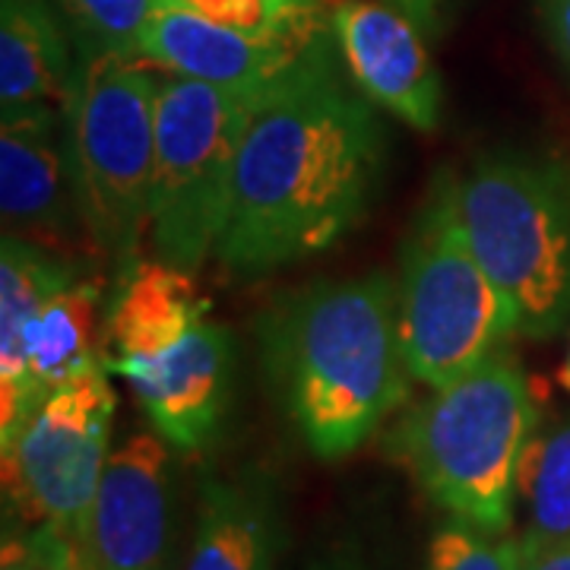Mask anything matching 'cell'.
I'll use <instances>...</instances> for the list:
<instances>
[{
    "instance_id": "ba28073f",
    "label": "cell",
    "mask_w": 570,
    "mask_h": 570,
    "mask_svg": "<svg viewBox=\"0 0 570 570\" xmlns=\"http://www.w3.org/2000/svg\"><path fill=\"white\" fill-rule=\"evenodd\" d=\"M261 96L178 73L159 86L149 238L165 264L194 273L219 247L238 149Z\"/></svg>"
},
{
    "instance_id": "4316f807",
    "label": "cell",
    "mask_w": 570,
    "mask_h": 570,
    "mask_svg": "<svg viewBox=\"0 0 570 570\" xmlns=\"http://www.w3.org/2000/svg\"><path fill=\"white\" fill-rule=\"evenodd\" d=\"M561 384H564V390L570 393V352L568 358H564V365H561Z\"/></svg>"
},
{
    "instance_id": "7402d4cb",
    "label": "cell",
    "mask_w": 570,
    "mask_h": 570,
    "mask_svg": "<svg viewBox=\"0 0 570 570\" xmlns=\"http://www.w3.org/2000/svg\"><path fill=\"white\" fill-rule=\"evenodd\" d=\"M523 539H498L463 520H450L428 546L425 570H523Z\"/></svg>"
},
{
    "instance_id": "4fadbf2b",
    "label": "cell",
    "mask_w": 570,
    "mask_h": 570,
    "mask_svg": "<svg viewBox=\"0 0 570 570\" xmlns=\"http://www.w3.org/2000/svg\"><path fill=\"white\" fill-rule=\"evenodd\" d=\"M171 460L156 434H130L105 463L89 520V570H163Z\"/></svg>"
},
{
    "instance_id": "3957f363",
    "label": "cell",
    "mask_w": 570,
    "mask_h": 570,
    "mask_svg": "<svg viewBox=\"0 0 570 570\" xmlns=\"http://www.w3.org/2000/svg\"><path fill=\"white\" fill-rule=\"evenodd\" d=\"M535 428L530 381L498 348L412 409L390 448L438 508L501 535L513 520L520 463Z\"/></svg>"
},
{
    "instance_id": "30bf717a",
    "label": "cell",
    "mask_w": 570,
    "mask_h": 570,
    "mask_svg": "<svg viewBox=\"0 0 570 570\" xmlns=\"http://www.w3.org/2000/svg\"><path fill=\"white\" fill-rule=\"evenodd\" d=\"M0 213L3 235L55 250L82 238L89 242L73 187L61 105H29L3 115Z\"/></svg>"
},
{
    "instance_id": "52a82bcc",
    "label": "cell",
    "mask_w": 570,
    "mask_h": 570,
    "mask_svg": "<svg viewBox=\"0 0 570 570\" xmlns=\"http://www.w3.org/2000/svg\"><path fill=\"white\" fill-rule=\"evenodd\" d=\"M96 362L55 390L3 444V489L45 570H89V520L108 463L115 393Z\"/></svg>"
},
{
    "instance_id": "277c9868",
    "label": "cell",
    "mask_w": 570,
    "mask_h": 570,
    "mask_svg": "<svg viewBox=\"0 0 570 570\" xmlns=\"http://www.w3.org/2000/svg\"><path fill=\"white\" fill-rule=\"evenodd\" d=\"M460 216L517 336L561 333L570 324V165L530 149H491L460 181Z\"/></svg>"
},
{
    "instance_id": "5b68a950",
    "label": "cell",
    "mask_w": 570,
    "mask_h": 570,
    "mask_svg": "<svg viewBox=\"0 0 570 570\" xmlns=\"http://www.w3.org/2000/svg\"><path fill=\"white\" fill-rule=\"evenodd\" d=\"M159 86L137 58L82 51L63 102L67 153L89 245L124 276L149 235Z\"/></svg>"
},
{
    "instance_id": "7a4b0ae2",
    "label": "cell",
    "mask_w": 570,
    "mask_h": 570,
    "mask_svg": "<svg viewBox=\"0 0 570 570\" xmlns=\"http://www.w3.org/2000/svg\"><path fill=\"white\" fill-rule=\"evenodd\" d=\"M264 365L311 453L348 456L409 390L396 283L367 273L283 298L264 324Z\"/></svg>"
},
{
    "instance_id": "603a6c76",
    "label": "cell",
    "mask_w": 570,
    "mask_h": 570,
    "mask_svg": "<svg viewBox=\"0 0 570 570\" xmlns=\"http://www.w3.org/2000/svg\"><path fill=\"white\" fill-rule=\"evenodd\" d=\"M551 51L570 77V0H535Z\"/></svg>"
},
{
    "instance_id": "ac0fdd59",
    "label": "cell",
    "mask_w": 570,
    "mask_h": 570,
    "mask_svg": "<svg viewBox=\"0 0 570 570\" xmlns=\"http://www.w3.org/2000/svg\"><path fill=\"white\" fill-rule=\"evenodd\" d=\"M102 305V285L92 276L51 295L26 324V365L36 403L73 381L86 367L102 362L96 352V317Z\"/></svg>"
},
{
    "instance_id": "5bb4252c",
    "label": "cell",
    "mask_w": 570,
    "mask_h": 570,
    "mask_svg": "<svg viewBox=\"0 0 570 570\" xmlns=\"http://www.w3.org/2000/svg\"><path fill=\"white\" fill-rule=\"evenodd\" d=\"M82 269L63 250L3 235L0 245V444L13 441L39 409L29 387L26 324L51 295L77 283Z\"/></svg>"
},
{
    "instance_id": "e0dca14e",
    "label": "cell",
    "mask_w": 570,
    "mask_h": 570,
    "mask_svg": "<svg viewBox=\"0 0 570 570\" xmlns=\"http://www.w3.org/2000/svg\"><path fill=\"white\" fill-rule=\"evenodd\" d=\"M77 61L48 0H0V108L67 102Z\"/></svg>"
},
{
    "instance_id": "8fae6325",
    "label": "cell",
    "mask_w": 570,
    "mask_h": 570,
    "mask_svg": "<svg viewBox=\"0 0 570 570\" xmlns=\"http://www.w3.org/2000/svg\"><path fill=\"white\" fill-rule=\"evenodd\" d=\"M330 48H336L333 32L321 39L250 36L206 20L178 0H159L140 39V61L213 86L266 92Z\"/></svg>"
},
{
    "instance_id": "6da1fadb",
    "label": "cell",
    "mask_w": 570,
    "mask_h": 570,
    "mask_svg": "<svg viewBox=\"0 0 570 570\" xmlns=\"http://www.w3.org/2000/svg\"><path fill=\"white\" fill-rule=\"evenodd\" d=\"M340 70V45L261 96L235 165L216 257L264 276L336 245L365 216L384 165V130Z\"/></svg>"
},
{
    "instance_id": "d4e9b609",
    "label": "cell",
    "mask_w": 570,
    "mask_h": 570,
    "mask_svg": "<svg viewBox=\"0 0 570 570\" xmlns=\"http://www.w3.org/2000/svg\"><path fill=\"white\" fill-rule=\"evenodd\" d=\"M523 549H527V568L523 570H570V539L551 542V546H532L523 539Z\"/></svg>"
},
{
    "instance_id": "9c48e42d",
    "label": "cell",
    "mask_w": 570,
    "mask_h": 570,
    "mask_svg": "<svg viewBox=\"0 0 570 570\" xmlns=\"http://www.w3.org/2000/svg\"><path fill=\"white\" fill-rule=\"evenodd\" d=\"M105 367L130 384L165 444L194 453L219 438L235 381V340L223 324L204 317L163 352L111 355Z\"/></svg>"
},
{
    "instance_id": "cb8c5ba5",
    "label": "cell",
    "mask_w": 570,
    "mask_h": 570,
    "mask_svg": "<svg viewBox=\"0 0 570 570\" xmlns=\"http://www.w3.org/2000/svg\"><path fill=\"white\" fill-rule=\"evenodd\" d=\"M387 3L396 7L400 13H406L425 36H441L448 29L453 7H456V0H387Z\"/></svg>"
},
{
    "instance_id": "2e32d148",
    "label": "cell",
    "mask_w": 570,
    "mask_h": 570,
    "mask_svg": "<svg viewBox=\"0 0 570 570\" xmlns=\"http://www.w3.org/2000/svg\"><path fill=\"white\" fill-rule=\"evenodd\" d=\"M206 317L190 273L165 261H137L115 285V302L105 317V340L115 355H149L178 343Z\"/></svg>"
},
{
    "instance_id": "9a60e30c",
    "label": "cell",
    "mask_w": 570,
    "mask_h": 570,
    "mask_svg": "<svg viewBox=\"0 0 570 570\" xmlns=\"http://www.w3.org/2000/svg\"><path fill=\"white\" fill-rule=\"evenodd\" d=\"M283 542L276 494L264 475H213L200 489L184 570H273Z\"/></svg>"
},
{
    "instance_id": "8992f818",
    "label": "cell",
    "mask_w": 570,
    "mask_h": 570,
    "mask_svg": "<svg viewBox=\"0 0 570 570\" xmlns=\"http://www.w3.org/2000/svg\"><path fill=\"white\" fill-rule=\"evenodd\" d=\"M400 333L415 381L444 387L517 336L508 302L469 245L460 181L438 175L403 245Z\"/></svg>"
},
{
    "instance_id": "7c38bea8",
    "label": "cell",
    "mask_w": 570,
    "mask_h": 570,
    "mask_svg": "<svg viewBox=\"0 0 570 570\" xmlns=\"http://www.w3.org/2000/svg\"><path fill=\"white\" fill-rule=\"evenodd\" d=\"M343 70L367 102L419 130L441 121V80L425 32L387 0H336L330 10Z\"/></svg>"
},
{
    "instance_id": "44dd1931",
    "label": "cell",
    "mask_w": 570,
    "mask_h": 570,
    "mask_svg": "<svg viewBox=\"0 0 570 570\" xmlns=\"http://www.w3.org/2000/svg\"><path fill=\"white\" fill-rule=\"evenodd\" d=\"M82 51H118L140 58V39L159 0H61Z\"/></svg>"
},
{
    "instance_id": "ffe728a7",
    "label": "cell",
    "mask_w": 570,
    "mask_h": 570,
    "mask_svg": "<svg viewBox=\"0 0 570 570\" xmlns=\"http://www.w3.org/2000/svg\"><path fill=\"white\" fill-rule=\"evenodd\" d=\"M206 20L276 39H321L333 32V20L321 0H178Z\"/></svg>"
},
{
    "instance_id": "484cf974",
    "label": "cell",
    "mask_w": 570,
    "mask_h": 570,
    "mask_svg": "<svg viewBox=\"0 0 570 570\" xmlns=\"http://www.w3.org/2000/svg\"><path fill=\"white\" fill-rule=\"evenodd\" d=\"M0 570H45L39 564V558L32 554L29 542H20V539H10L3 542V568Z\"/></svg>"
},
{
    "instance_id": "d6986e66",
    "label": "cell",
    "mask_w": 570,
    "mask_h": 570,
    "mask_svg": "<svg viewBox=\"0 0 570 570\" xmlns=\"http://www.w3.org/2000/svg\"><path fill=\"white\" fill-rule=\"evenodd\" d=\"M517 494L527 504V532L532 546L570 539V422L546 428L530 438Z\"/></svg>"
}]
</instances>
